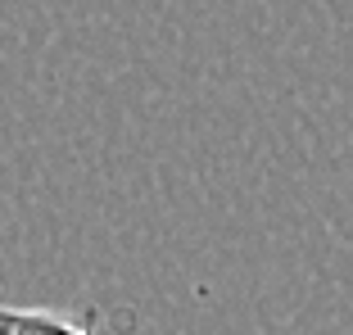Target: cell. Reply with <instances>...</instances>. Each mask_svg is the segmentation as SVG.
Wrapping results in <instances>:
<instances>
[{
    "instance_id": "7a4b0ae2",
    "label": "cell",
    "mask_w": 353,
    "mask_h": 335,
    "mask_svg": "<svg viewBox=\"0 0 353 335\" xmlns=\"http://www.w3.org/2000/svg\"><path fill=\"white\" fill-rule=\"evenodd\" d=\"M82 335H95V331H91V326H86V331H82Z\"/></svg>"
},
{
    "instance_id": "6da1fadb",
    "label": "cell",
    "mask_w": 353,
    "mask_h": 335,
    "mask_svg": "<svg viewBox=\"0 0 353 335\" xmlns=\"http://www.w3.org/2000/svg\"><path fill=\"white\" fill-rule=\"evenodd\" d=\"M82 331H86V313L0 304V335H82Z\"/></svg>"
}]
</instances>
